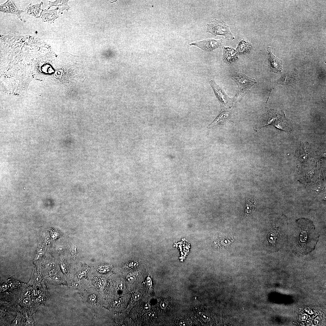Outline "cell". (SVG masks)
<instances>
[{
	"mask_svg": "<svg viewBox=\"0 0 326 326\" xmlns=\"http://www.w3.org/2000/svg\"><path fill=\"white\" fill-rule=\"evenodd\" d=\"M319 237L312 222L303 218L296 220L288 238L292 252L297 256H303L314 250Z\"/></svg>",
	"mask_w": 326,
	"mask_h": 326,
	"instance_id": "6da1fadb",
	"label": "cell"
},
{
	"mask_svg": "<svg viewBox=\"0 0 326 326\" xmlns=\"http://www.w3.org/2000/svg\"><path fill=\"white\" fill-rule=\"evenodd\" d=\"M275 216L268 237L269 244L274 251H279L283 247L289 233L287 217L280 214Z\"/></svg>",
	"mask_w": 326,
	"mask_h": 326,
	"instance_id": "7a4b0ae2",
	"label": "cell"
},
{
	"mask_svg": "<svg viewBox=\"0 0 326 326\" xmlns=\"http://www.w3.org/2000/svg\"><path fill=\"white\" fill-rule=\"evenodd\" d=\"M231 78L237 84L238 88L237 94L232 98L235 104L240 101L247 93L250 88L257 83L254 78L240 73H233Z\"/></svg>",
	"mask_w": 326,
	"mask_h": 326,
	"instance_id": "3957f363",
	"label": "cell"
},
{
	"mask_svg": "<svg viewBox=\"0 0 326 326\" xmlns=\"http://www.w3.org/2000/svg\"><path fill=\"white\" fill-rule=\"evenodd\" d=\"M206 25L207 27L206 31L213 36H223L226 39H235L230 30L229 25L223 21L213 19Z\"/></svg>",
	"mask_w": 326,
	"mask_h": 326,
	"instance_id": "277c9868",
	"label": "cell"
},
{
	"mask_svg": "<svg viewBox=\"0 0 326 326\" xmlns=\"http://www.w3.org/2000/svg\"><path fill=\"white\" fill-rule=\"evenodd\" d=\"M209 83L220 105L221 109H229L235 106V104L232 98H230L214 80H210Z\"/></svg>",
	"mask_w": 326,
	"mask_h": 326,
	"instance_id": "5b68a950",
	"label": "cell"
},
{
	"mask_svg": "<svg viewBox=\"0 0 326 326\" xmlns=\"http://www.w3.org/2000/svg\"><path fill=\"white\" fill-rule=\"evenodd\" d=\"M222 39L219 40L207 39L191 43L190 45H193L204 51L209 52L215 49L220 48L222 46Z\"/></svg>",
	"mask_w": 326,
	"mask_h": 326,
	"instance_id": "8992f818",
	"label": "cell"
},
{
	"mask_svg": "<svg viewBox=\"0 0 326 326\" xmlns=\"http://www.w3.org/2000/svg\"><path fill=\"white\" fill-rule=\"evenodd\" d=\"M230 112L229 109H221L219 113L210 124L207 126L208 129L218 125H223L229 120L230 117Z\"/></svg>",
	"mask_w": 326,
	"mask_h": 326,
	"instance_id": "52a82bcc",
	"label": "cell"
},
{
	"mask_svg": "<svg viewBox=\"0 0 326 326\" xmlns=\"http://www.w3.org/2000/svg\"><path fill=\"white\" fill-rule=\"evenodd\" d=\"M267 50L270 56L268 59V66L274 73L281 72L282 70V60L273 54L271 52L270 46L268 47Z\"/></svg>",
	"mask_w": 326,
	"mask_h": 326,
	"instance_id": "ba28073f",
	"label": "cell"
},
{
	"mask_svg": "<svg viewBox=\"0 0 326 326\" xmlns=\"http://www.w3.org/2000/svg\"><path fill=\"white\" fill-rule=\"evenodd\" d=\"M0 11L3 13H9L16 15L21 21V14L24 12L23 10L18 9L15 6L11 0H8L5 3L1 4L0 6Z\"/></svg>",
	"mask_w": 326,
	"mask_h": 326,
	"instance_id": "9c48e42d",
	"label": "cell"
},
{
	"mask_svg": "<svg viewBox=\"0 0 326 326\" xmlns=\"http://www.w3.org/2000/svg\"><path fill=\"white\" fill-rule=\"evenodd\" d=\"M223 53L222 59L224 62L227 65L238 60V53L234 49L231 47H223Z\"/></svg>",
	"mask_w": 326,
	"mask_h": 326,
	"instance_id": "30bf717a",
	"label": "cell"
},
{
	"mask_svg": "<svg viewBox=\"0 0 326 326\" xmlns=\"http://www.w3.org/2000/svg\"><path fill=\"white\" fill-rule=\"evenodd\" d=\"M252 49V44L244 39L240 40L235 49L238 54L245 55L249 53Z\"/></svg>",
	"mask_w": 326,
	"mask_h": 326,
	"instance_id": "8fae6325",
	"label": "cell"
},
{
	"mask_svg": "<svg viewBox=\"0 0 326 326\" xmlns=\"http://www.w3.org/2000/svg\"><path fill=\"white\" fill-rule=\"evenodd\" d=\"M58 9L57 8L55 9L50 10L48 9L42 10L40 18L44 22L49 23H53L55 20L59 17L57 13Z\"/></svg>",
	"mask_w": 326,
	"mask_h": 326,
	"instance_id": "7c38bea8",
	"label": "cell"
},
{
	"mask_svg": "<svg viewBox=\"0 0 326 326\" xmlns=\"http://www.w3.org/2000/svg\"><path fill=\"white\" fill-rule=\"evenodd\" d=\"M42 5V2L40 4L34 5L31 4H29L27 7V14L36 18H40L41 12L42 10L41 7Z\"/></svg>",
	"mask_w": 326,
	"mask_h": 326,
	"instance_id": "4fadbf2b",
	"label": "cell"
},
{
	"mask_svg": "<svg viewBox=\"0 0 326 326\" xmlns=\"http://www.w3.org/2000/svg\"><path fill=\"white\" fill-rule=\"evenodd\" d=\"M68 1V0H56L54 2L48 1V5L47 9L48 10L52 6H56L57 7L59 8V13H62L65 10L68 11L69 8V6L67 4Z\"/></svg>",
	"mask_w": 326,
	"mask_h": 326,
	"instance_id": "5bb4252c",
	"label": "cell"
},
{
	"mask_svg": "<svg viewBox=\"0 0 326 326\" xmlns=\"http://www.w3.org/2000/svg\"><path fill=\"white\" fill-rule=\"evenodd\" d=\"M69 251L71 254L73 256L76 255L78 252L77 248L76 245L72 244L71 245L69 248Z\"/></svg>",
	"mask_w": 326,
	"mask_h": 326,
	"instance_id": "9a60e30c",
	"label": "cell"
},
{
	"mask_svg": "<svg viewBox=\"0 0 326 326\" xmlns=\"http://www.w3.org/2000/svg\"><path fill=\"white\" fill-rule=\"evenodd\" d=\"M21 320V316L18 315L16 318L13 322L12 324L13 325H18L20 323Z\"/></svg>",
	"mask_w": 326,
	"mask_h": 326,
	"instance_id": "2e32d148",
	"label": "cell"
},
{
	"mask_svg": "<svg viewBox=\"0 0 326 326\" xmlns=\"http://www.w3.org/2000/svg\"><path fill=\"white\" fill-rule=\"evenodd\" d=\"M141 294L139 292L135 293L133 296V299L135 301H138L142 297Z\"/></svg>",
	"mask_w": 326,
	"mask_h": 326,
	"instance_id": "e0dca14e",
	"label": "cell"
},
{
	"mask_svg": "<svg viewBox=\"0 0 326 326\" xmlns=\"http://www.w3.org/2000/svg\"><path fill=\"white\" fill-rule=\"evenodd\" d=\"M127 281L129 282H133L136 280L135 276L132 275H129L126 277Z\"/></svg>",
	"mask_w": 326,
	"mask_h": 326,
	"instance_id": "ac0fdd59",
	"label": "cell"
},
{
	"mask_svg": "<svg viewBox=\"0 0 326 326\" xmlns=\"http://www.w3.org/2000/svg\"><path fill=\"white\" fill-rule=\"evenodd\" d=\"M150 305L149 304L148 302H146L145 303L143 306V308L144 310L146 312L149 311L150 309Z\"/></svg>",
	"mask_w": 326,
	"mask_h": 326,
	"instance_id": "d6986e66",
	"label": "cell"
},
{
	"mask_svg": "<svg viewBox=\"0 0 326 326\" xmlns=\"http://www.w3.org/2000/svg\"><path fill=\"white\" fill-rule=\"evenodd\" d=\"M119 289L121 290H124L126 287L125 283L123 282H120L118 285Z\"/></svg>",
	"mask_w": 326,
	"mask_h": 326,
	"instance_id": "ffe728a7",
	"label": "cell"
},
{
	"mask_svg": "<svg viewBox=\"0 0 326 326\" xmlns=\"http://www.w3.org/2000/svg\"><path fill=\"white\" fill-rule=\"evenodd\" d=\"M33 279L36 283L40 282L41 280L40 276L37 274L35 275Z\"/></svg>",
	"mask_w": 326,
	"mask_h": 326,
	"instance_id": "44dd1931",
	"label": "cell"
},
{
	"mask_svg": "<svg viewBox=\"0 0 326 326\" xmlns=\"http://www.w3.org/2000/svg\"><path fill=\"white\" fill-rule=\"evenodd\" d=\"M30 302L31 301L29 299L26 298L23 300V304L24 305L27 306L30 305Z\"/></svg>",
	"mask_w": 326,
	"mask_h": 326,
	"instance_id": "7402d4cb",
	"label": "cell"
},
{
	"mask_svg": "<svg viewBox=\"0 0 326 326\" xmlns=\"http://www.w3.org/2000/svg\"><path fill=\"white\" fill-rule=\"evenodd\" d=\"M56 264L53 262H49L46 264V267L49 268H54L56 266Z\"/></svg>",
	"mask_w": 326,
	"mask_h": 326,
	"instance_id": "603a6c76",
	"label": "cell"
},
{
	"mask_svg": "<svg viewBox=\"0 0 326 326\" xmlns=\"http://www.w3.org/2000/svg\"><path fill=\"white\" fill-rule=\"evenodd\" d=\"M80 283L78 282H74L72 284V287L74 288H77L80 286Z\"/></svg>",
	"mask_w": 326,
	"mask_h": 326,
	"instance_id": "cb8c5ba5",
	"label": "cell"
},
{
	"mask_svg": "<svg viewBox=\"0 0 326 326\" xmlns=\"http://www.w3.org/2000/svg\"><path fill=\"white\" fill-rule=\"evenodd\" d=\"M109 270L107 268H103L99 269V272L102 273H106L109 271Z\"/></svg>",
	"mask_w": 326,
	"mask_h": 326,
	"instance_id": "d4e9b609",
	"label": "cell"
},
{
	"mask_svg": "<svg viewBox=\"0 0 326 326\" xmlns=\"http://www.w3.org/2000/svg\"><path fill=\"white\" fill-rule=\"evenodd\" d=\"M160 306L162 308H165L167 306V303L165 301L162 302L160 304Z\"/></svg>",
	"mask_w": 326,
	"mask_h": 326,
	"instance_id": "484cf974",
	"label": "cell"
},
{
	"mask_svg": "<svg viewBox=\"0 0 326 326\" xmlns=\"http://www.w3.org/2000/svg\"><path fill=\"white\" fill-rule=\"evenodd\" d=\"M96 297L93 294L91 295L89 297V300L91 301H93L96 299Z\"/></svg>",
	"mask_w": 326,
	"mask_h": 326,
	"instance_id": "4316f807",
	"label": "cell"
},
{
	"mask_svg": "<svg viewBox=\"0 0 326 326\" xmlns=\"http://www.w3.org/2000/svg\"><path fill=\"white\" fill-rule=\"evenodd\" d=\"M86 274V271H83L80 273L78 275V277L81 278L82 276H84Z\"/></svg>",
	"mask_w": 326,
	"mask_h": 326,
	"instance_id": "83f0119b",
	"label": "cell"
}]
</instances>
